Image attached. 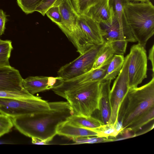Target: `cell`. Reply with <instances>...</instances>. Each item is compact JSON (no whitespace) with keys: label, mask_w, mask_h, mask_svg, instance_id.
<instances>
[{"label":"cell","mask_w":154,"mask_h":154,"mask_svg":"<svg viewBox=\"0 0 154 154\" xmlns=\"http://www.w3.org/2000/svg\"><path fill=\"white\" fill-rule=\"evenodd\" d=\"M50 109L36 113L11 118L14 126L26 136L51 140L60 123L73 112L67 101L49 102Z\"/></svg>","instance_id":"cell-1"},{"label":"cell","mask_w":154,"mask_h":154,"mask_svg":"<svg viewBox=\"0 0 154 154\" xmlns=\"http://www.w3.org/2000/svg\"><path fill=\"white\" fill-rule=\"evenodd\" d=\"M151 80L140 87L129 88L120 106L118 120L123 130L154 108V74Z\"/></svg>","instance_id":"cell-2"},{"label":"cell","mask_w":154,"mask_h":154,"mask_svg":"<svg viewBox=\"0 0 154 154\" xmlns=\"http://www.w3.org/2000/svg\"><path fill=\"white\" fill-rule=\"evenodd\" d=\"M128 25L138 44L146 47L154 34V6L149 1L128 2L125 5L123 19Z\"/></svg>","instance_id":"cell-3"},{"label":"cell","mask_w":154,"mask_h":154,"mask_svg":"<svg viewBox=\"0 0 154 154\" xmlns=\"http://www.w3.org/2000/svg\"><path fill=\"white\" fill-rule=\"evenodd\" d=\"M100 81L83 83L64 93L61 97L69 104L73 115L91 116L99 110Z\"/></svg>","instance_id":"cell-4"},{"label":"cell","mask_w":154,"mask_h":154,"mask_svg":"<svg viewBox=\"0 0 154 154\" xmlns=\"http://www.w3.org/2000/svg\"><path fill=\"white\" fill-rule=\"evenodd\" d=\"M49 102L39 97L27 100L0 98V113L13 118L50 109Z\"/></svg>","instance_id":"cell-5"},{"label":"cell","mask_w":154,"mask_h":154,"mask_svg":"<svg viewBox=\"0 0 154 154\" xmlns=\"http://www.w3.org/2000/svg\"><path fill=\"white\" fill-rule=\"evenodd\" d=\"M105 43L94 45L75 60L61 66L57 72L58 76L64 80H68L91 70L97 57Z\"/></svg>","instance_id":"cell-6"},{"label":"cell","mask_w":154,"mask_h":154,"mask_svg":"<svg viewBox=\"0 0 154 154\" xmlns=\"http://www.w3.org/2000/svg\"><path fill=\"white\" fill-rule=\"evenodd\" d=\"M129 62V56L128 54L125 57L122 69L110 89L109 99L111 113L109 124H117L119 108L129 88L128 79Z\"/></svg>","instance_id":"cell-7"},{"label":"cell","mask_w":154,"mask_h":154,"mask_svg":"<svg viewBox=\"0 0 154 154\" xmlns=\"http://www.w3.org/2000/svg\"><path fill=\"white\" fill-rule=\"evenodd\" d=\"M128 85L137 87L147 77V57L145 48L137 44L132 45L128 54Z\"/></svg>","instance_id":"cell-8"},{"label":"cell","mask_w":154,"mask_h":154,"mask_svg":"<svg viewBox=\"0 0 154 154\" xmlns=\"http://www.w3.org/2000/svg\"><path fill=\"white\" fill-rule=\"evenodd\" d=\"M56 3L59 7L62 18L61 23L58 26L72 42L78 26V14L72 0H57Z\"/></svg>","instance_id":"cell-9"},{"label":"cell","mask_w":154,"mask_h":154,"mask_svg":"<svg viewBox=\"0 0 154 154\" xmlns=\"http://www.w3.org/2000/svg\"><path fill=\"white\" fill-rule=\"evenodd\" d=\"M108 65L102 68L91 70L82 75L73 79L63 81L57 86L51 90L60 96L65 92L81 84L92 82H102L105 75Z\"/></svg>","instance_id":"cell-10"},{"label":"cell","mask_w":154,"mask_h":154,"mask_svg":"<svg viewBox=\"0 0 154 154\" xmlns=\"http://www.w3.org/2000/svg\"><path fill=\"white\" fill-rule=\"evenodd\" d=\"M63 80L61 77L42 76H30L23 79V88L31 94L52 89L61 84Z\"/></svg>","instance_id":"cell-11"},{"label":"cell","mask_w":154,"mask_h":154,"mask_svg":"<svg viewBox=\"0 0 154 154\" xmlns=\"http://www.w3.org/2000/svg\"><path fill=\"white\" fill-rule=\"evenodd\" d=\"M77 22L85 36L91 44L99 45L105 42L104 29L101 24L84 14H78Z\"/></svg>","instance_id":"cell-12"},{"label":"cell","mask_w":154,"mask_h":154,"mask_svg":"<svg viewBox=\"0 0 154 154\" xmlns=\"http://www.w3.org/2000/svg\"><path fill=\"white\" fill-rule=\"evenodd\" d=\"M83 14L105 27L111 25L115 17L109 0H100Z\"/></svg>","instance_id":"cell-13"},{"label":"cell","mask_w":154,"mask_h":154,"mask_svg":"<svg viewBox=\"0 0 154 154\" xmlns=\"http://www.w3.org/2000/svg\"><path fill=\"white\" fill-rule=\"evenodd\" d=\"M23 78L18 70L11 66H0V91H21Z\"/></svg>","instance_id":"cell-14"},{"label":"cell","mask_w":154,"mask_h":154,"mask_svg":"<svg viewBox=\"0 0 154 154\" xmlns=\"http://www.w3.org/2000/svg\"><path fill=\"white\" fill-rule=\"evenodd\" d=\"M111 81L110 80L102 81L100 84L99 110L101 121L103 124L108 123L111 115L109 94Z\"/></svg>","instance_id":"cell-15"},{"label":"cell","mask_w":154,"mask_h":154,"mask_svg":"<svg viewBox=\"0 0 154 154\" xmlns=\"http://www.w3.org/2000/svg\"><path fill=\"white\" fill-rule=\"evenodd\" d=\"M57 134L71 138L80 137L97 136V134L92 130L82 128L70 124L67 120L59 124Z\"/></svg>","instance_id":"cell-16"},{"label":"cell","mask_w":154,"mask_h":154,"mask_svg":"<svg viewBox=\"0 0 154 154\" xmlns=\"http://www.w3.org/2000/svg\"><path fill=\"white\" fill-rule=\"evenodd\" d=\"M103 29V38L105 42L120 38L124 39L128 42H137L135 38L130 36L121 28L119 24L115 17L112 24L109 26L105 27Z\"/></svg>","instance_id":"cell-17"},{"label":"cell","mask_w":154,"mask_h":154,"mask_svg":"<svg viewBox=\"0 0 154 154\" xmlns=\"http://www.w3.org/2000/svg\"><path fill=\"white\" fill-rule=\"evenodd\" d=\"M67 120L71 124L77 126L89 129L96 128L104 125L102 121L90 116L72 115Z\"/></svg>","instance_id":"cell-18"},{"label":"cell","mask_w":154,"mask_h":154,"mask_svg":"<svg viewBox=\"0 0 154 154\" xmlns=\"http://www.w3.org/2000/svg\"><path fill=\"white\" fill-rule=\"evenodd\" d=\"M125 60L122 55L114 54L108 65L105 75L102 81H112L115 79L120 72Z\"/></svg>","instance_id":"cell-19"},{"label":"cell","mask_w":154,"mask_h":154,"mask_svg":"<svg viewBox=\"0 0 154 154\" xmlns=\"http://www.w3.org/2000/svg\"><path fill=\"white\" fill-rule=\"evenodd\" d=\"M114 55L110 46L105 42L97 57L91 70L100 68L108 65Z\"/></svg>","instance_id":"cell-20"},{"label":"cell","mask_w":154,"mask_h":154,"mask_svg":"<svg viewBox=\"0 0 154 154\" xmlns=\"http://www.w3.org/2000/svg\"><path fill=\"white\" fill-rule=\"evenodd\" d=\"M128 0H109L110 5L113 8L115 17L118 21L121 28L126 33L129 32L127 28L123 25V14L124 6Z\"/></svg>","instance_id":"cell-21"},{"label":"cell","mask_w":154,"mask_h":154,"mask_svg":"<svg viewBox=\"0 0 154 154\" xmlns=\"http://www.w3.org/2000/svg\"><path fill=\"white\" fill-rule=\"evenodd\" d=\"M13 49L11 41L0 39V66H10L9 59Z\"/></svg>","instance_id":"cell-22"},{"label":"cell","mask_w":154,"mask_h":154,"mask_svg":"<svg viewBox=\"0 0 154 154\" xmlns=\"http://www.w3.org/2000/svg\"><path fill=\"white\" fill-rule=\"evenodd\" d=\"M154 119V108H152L137 119L127 129L135 133L142 127L153 120Z\"/></svg>","instance_id":"cell-23"},{"label":"cell","mask_w":154,"mask_h":154,"mask_svg":"<svg viewBox=\"0 0 154 154\" xmlns=\"http://www.w3.org/2000/svg\"><path fill=\"white\" fill-rule=\"evenodd\" d=\"M117 124L107 123L94 129H90L97 134V137L108 138L109 137H116L119 132L116 129Z\"/></svg>","instance_id":"cell-24"},{"label":"cell","mask_w":154,"mask_h":154,"mask_svg":"<svg viewBox=\"0 0 154 154\" xmlns=\"http://www.w3.org/2000/svg\"><path fill=\"white\" fill-rule=\"evenodd\" d=\"M25 89L21 91H0V98L25 100L37 97Z\"/></svg>","instance_id":"cell-25"},{"label":"cell","mask_w":154,"mask_h":154,"mask_svg":"<svg viewBox=\"0 0 154 154\" xmlns=\"http://www.w3.org/2000/svg\"><path fill=\"white\" fill-rule=\"evenodd\" d=\"M42 0H17L18 5L26 14L35 11L37 7Z\"/></svg>","instance_id":"cell-26"},{"label":"cell","mask_w":154,"mask_h":154,"mask_svg":"<svg viewBox=\"0 0 154 154\" xmlns=\"http://www.w3.org/2000/svg\"><path fill=\"white\" fill-rule=\"evenodd\" d=\"M100 0H72L73 6L78 14H84L90 7Z\"/></svg>","instance_id":"cell-27"},{"label":"cell","mask_w":154,"mask_h":154,"mask_svg":"<svg viewBox=\"0 0 154 154\" xmlns=\"http://www.w3.org/2000/svg\"><path fill=\"white\" fill-rule=\"evenodd\" d=\"M14 126L11 118L5 114H0V137L8 133Z\"/></svg>","instance_id":"cell-28"},{"label":"cell","mask_w":154,"mask_h":154,"mask_svg":"<svg viewBox=\"0 0 154 154\" xmlns=\"http://www.w3.org/2000/svg\"><path fill=\"white\" fill-rule=\"evenodd\" d=\"M106 43L110 46L114 54L123 55L126 52L128 42L124 39H118Z\"/></svg>","instance_id":"cell-29"},{"label":"cell","mask_w":154,"mask_h":154,"mask_svg":"<svg viewBox=\"0 0 154 154\" xmlns=\"http://www.w3.org/2000/svg\"><path fill=\"white\" fill-rule=\"evenodd\" d=\"M45 14L57 26L61 23L62 18L61 13L59 7L56 2L47 11Z\"/></svg>","instance_id":"cell-30"},{"label":"cell","mask_w":154,"mask_h":154,"mask_svg":"<svg viewBox=\"0 0 154 154\" xmlns=\"http://www.w3.org/2000/svg\"><path fill=\"white\" fill-rule=\"evenodd\" d=\"M74 144L93 143L111 141V139L96 137H80L72 138Z\"/></svg>","instance_id":"cell-31"},{"label":"cell","mask_w":154,"mask_h":154,"mask_svg":"<svg viewBox=\"0 0 154 154\" xmlns=\"http://www.w3.org/2000/svg\"><path fill=\"white\" fill-rule=\"evenodd\" d=\"M57 0H42L37 7L35 11L40 13L44 16L47 11L54 5Z\"/></svg>","instance_id":"cell-32"},{"label":"cell","mask_w":154,"mask_h":154,"mask_svg":"<svg viewBox=\"0 0 154 154\" xmlns=\"http://www.w3.org/2000/svg\"><path fill=\"white\" fill-rule=\"evenodd\" d=\"M7 15L2 9H0V36L4 33L5 29V23L7 19Z\"/></svg>","instance_id":"cell-33"},{"label":"cell","mask_w":154,"mask_h":154,"mask_svg":"<svg viewBox=\"0 0 154 154\" xmlns=\"http://www.w3.org/2000/svg\"><path fill=\"white\" fill-rule=\"evenodd\" d=\"M154 45L153 44L152 47L150 48L149 51L148 59L150 61L152 65V70L154 73Z\"/></svg>","instance_id":"cell-34"},{"label":"cell","mask_w":154,"mask_h":154,"mask_svg":"<svg viewBox=\"0 0 154 154\" xmlns=\"http://www.w3.org/2000/svg\"><path fill=\"white\" fill-rule=\"evenodd\" d=\"M32 143L38 145H46L50 141L48 140H44L40 138L32 137Z\"/></svg>","instance_id":"cell-35"},{"label":"cell","mask_w":154,"mask_h":154,"mask_svg":"<svg viewBox=\"0 0 154 154\" xmlns=\"http://www.w3.org/2000/svg\"><path fill=\"white\" fill-rule=\"evenodd\" d=\"M149 0H128V1L130 2H146L148 1H149Z\"/></svg>","instance_id":"cell-36"}]
</instances>
